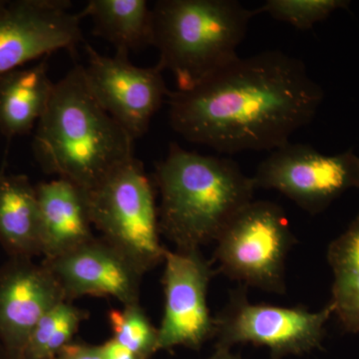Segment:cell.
<instances>
[{"label":"cell","mask_w":359,"mask_h":359,"mask_svg":"<svg viewBox=\"0 0 359 359\" xmlns=\"http://www.w3.org/2000/svg\"><path fill=\"white\" fill-rule=\"evenodd\" d=\"M325 92L306 65L280 50L238 57L202 83L170 91V125L219 154L271 151L318 114Z\"/></svg>","instance_id":"cell-1"},{"label":"cell","mask_w":359,"mask_h":359,"mask_svg":"<svg viewBox=\"0 0 359 359\" xmlns=\"http://www.w3.org/2000/svg\"><path fill=\"white\" fill-rule=\"evenodd\" d=\"M134 140L92 93L82 65L57 83L37 123L32 150L40 168L85 192L133 159Z\"/></svg>","instance_id":"cell-2"},{"label":"cell","mask_w":359,"mask_h":359,"mask_svg":"<svg viewBox=\"0 0 359 359\" xmlns=\"http://www.w3.org/2000/svg\"><path fill=\"white\" fill-rule=\"evenodd\" d=\"M161 233L178 250L215 243L238 212L254 201L252 177L224 156L191 152L176 142L155 166Z\"/></svg>","instance_id":"cell-3"},{"label":"cell","mask_w":359,"mask_h":359,"mask_svg":"<svg viewBox=\"0 0 359 359\" xmlns=\"http://www.w3.org/2000/svg\"><path fill=\"white\" fill-rule=\"evenodd\" d=\"M152 11L157 65L173 74L180 91L194 88L237 60L256 15L236 0H160Z\"/></svg>","instance_id":"cell-4"},{"label":"cell","mask_w":359,"mask_h":359,"mask_svg":"<svg viewBox=\"0 0 359 359\" xmlns=\"http://www.w3.org/2000/svg\"><path fill=\"white\" fill-rule=\"evenodd\" d=\"M90 219L100 237L145 275L164 263L155 184L133 158L86 192Z\"/></svg>","instance_id":"cell-5"},{"label":"cell","mask_w":359,"mask_h":359,"mask_svg":"<svg viewBox=\"0 0 359 359\" xmlns=\"http://www.w3.org/2000/svg\"><path fill=\"white\" fill-rule=\"evenodd\" d=\"M295 242L283 208L254 200L215 242L217 271L244 287L285 294V263Z\"/></svg>","instance_id":"cell-6"},{"label":"cell","mask_w":359,"mask_h":359,"mask_svg":"<svg viewBox=\"0 0 359 359\" xmlns=\"http://www.w3.org/2000/svg\"><path fill=\"white\" fill-rule=\"evenodd\" d=\"M332 316L330 304L318 311L304 306L252 304L248 287L238 285L215 316V348L250 344L266 347L271 359L304 355L323 347Z\"/></svg>","instance_id":"cell-7"},{"label":"cell","mask_w":359,"mask_h":359,"mask_svg":"<svg viewBox=\"0 0 359 359\" xmlns=\"http://www.w3.org/2000/svg\"><path fill=\"white\" fill-rule=\"evenodd\" d=\"M252 180L257 189L276 191L316 216L347 191L359 190V156L353 149L325 155L290 141L269 152Z\"/></svg>","instance_id":"cell-8"},{"label":"cell","mask_w":359,"mask_h":359,"mask_svg":"<svg viewBox=\"0 0 359 359\" xmlns=\"http://www.w3.org/2000/svg\"><path fill=\"white\" fill-rule=\"evenodd\" d=\"M163 264L164 311L158 327V348L183 346L200 351L215 337V316L208 304V292L218 271L201 250L167 249Z\"/></svg>","instance_id":"cell-9"},{"label":"cell","mask_w":359,"mask_h":359,"mask_svg":"<svg viewBox=\"0 0 359 359\" xmlns=\"http://www.w3.org/2000/svg\"><path fill=\"white\" fill-rule=\"evenodd\" d=\"M86 52L85 76L96 100L134 141L141 138L170 92L163 70L133 65L128 54L102 55L89 44Z\"/></svg>","instance_id":"cell-10"},{"label":"cell","mask_w":359,"mask_h":359,"mask_svg":"<svg viewBox=\"0 0 359 359\" xmlns=\"http://www.w3.org/2000/svg\"><path fill=\"white\" fill-rule=\"evenodd\" d=\"M65 0L7 1L0 11V78L82 41L81 13Z\"/></svg>","instance_id":"cell-11"},{"label":"cell","mask_w":359,"mask_h":359,"mask_svg":"<svg viewBox=\"0 0 359 359\" xmlns=\"http://www.w3.org/2000/svg\"><path fill=\"white\" fill-rule=\"evenodd\" d=\"M57 280L65 301L79 297H113L122 306L140 302L143 273L122 252L101 237L61 255L43 259Z\"/></svg>","instance_id":"cell-12"},{"label":"cell","mask_w":359,"mask_h":359,"mask_svg":"<svg viewBox=\"0 0 359 359\" xmlns=\"http://www.w3.org/2000/svg\"><path fill=\"white\" fill-rule=\"evenodd\" d=\"M33 259L9 257L0 268V344L6 359H21L39 320L65 294L50 269Z\"/></svg>","instance_id":"cell-13"},{"label":"cell","mask_w":359,"mask_h":359,"mask_svg":"<svg viewBox=\"0 0 359 359\" xmlns=\"http://www.w3.org/2000/svg\"><path fill=\"white\" fill-rule=\"evenodd\" d=\"M36 192L43 259H55L95 237L84 190L57 178L40 183Z\"/></svg>","instance_id":"cell-14"},{"label":"cell","mask_w":359,"mask_h":359,"mask_svg":"<svg viewBox=\"0 0 359 359\" xmlns=\"http://www.w3.org/2000/svg\"><path fill=\"white\" fill-rule=\"evenodd\" d=\"M47 58L0 78V133L6 138L29 133L46 111L55 84Z\"/></svg>","instance_id":"cell-15"},{"label":"cell","mask_w":359,"mask_h":359,"mask_svg":"<svg viewBox=\"0 0 359 359\" xmlns=\"http://www.w3.org/2000/svg\"><path fill=\"white\" fill-rule=\"evenodd\" d=\"M0 244L9 257L41 256L36 186L25 175L0 173Z\"/></svg>","instance_id":"cell-16"},{"label":"cell","mask_w":359,"mask_h":359,"mask_svg":"<svg viewBox=\"0 0 359 359\" xmlns=\"http://www.w3.org/2000/svg\"><path fill=\"white\" fill-rule=\"evenodd\" d=\"M81 14L91 20L94 34L114 45L116 53L129 55L153 46V11L146 0H90Z\"/></svg>","instance_id":"cell-17"},{"label":"cell","mask_w":359,"mask_h":359,"mask_svg":"<svg viewBox=\"0 0 359 359\" xmlns=\"http://www.w3.org/2000/svg\"><path fill=\"white\" fill-rule=\"evenodd\" d=\"M334 275L328 304L346 334H359V214L327 250Z\"/></svg>","instance_id":"cell-18"},{"label":"cell","mask_w":359,"mask_h":359,"mask_svg":"<svg viewBox=\"0 0 359 359\" xmlns=\"http://www.w3.org/2000/svg\"><path fill=\"white\" fill-rule=\"evenodd\" d=\"M88 313L72 302H62L51 309L33 330L21 359H56L74 339Z\"/></svg>","instance_id":"cell-19"},{"label":"cell","mask_w":359,"mask_h":359,"mask_svg":"<svg viewBox=\"0 0 359 359\" xmlns=\"http://www.w3.org/2000/svg\"><path fill=\"white\" fill-rule=\"evenodd\" d=\"M111 332L116 341L143 359H151L159 351L158 328L139 304L110 309L108 313Z\"/></svg>","instance_id":"cell-20"},{"label":"cell","mask_w":359,"mask_h":359,"mask_svg":"<svg viewBox=\"0 0 359 359\" xmlns=\"http://www.w3.org/2000/svg\"><path fill=\"white\" fill-rule=\"evenodd\" d=\"M349 4L346 0H268L255 13L268 14L273 20L306 32Z\"/></svg>","instance_id":"cell-21"},{"label":"cell","mask_w":359,"mask_h":359,"mask_svg":"<svg viewBox=\"0 0 359 359\" xmlns=\"http://www.w3.org/2000/svg\"><path fill=\"white\" fill-rule=\"evenodd\" d=\"M56 359H105L100 346L74 341L65 346Z\"/></svg>","instance_id":"cell-22"},{"label":"cell","mask_w":359,"mask_h":359,"mask_svg":"<svg viewBox=\"0 0 359 359\" xmlns=\"http://www.w3.org/2000/svg\"><path fill=\"white\" fill-rule=\"evenodd\" d=\"M105 359H143L111 337L100 346Z\"/></svg>","instance_id":"cell-23"},{"label":"cell","mask_w":359,"mask_h":359,"mask_svg":"<svg viewBox=\"0 0 359 359\" xmlns=\"http://www.w3.org/2000/svg\"><path fill=\"white\" fill-rule=\"evenodd\" d=\"M205 359H244L231 353V349L215 348L214 353Z\"/></svg>","instance_id":"cell-24"},{"label":"cell","mask_w":359,"mask_h":359,"mask_svg":"<svg viewBox=\"0 0 359 359\" xmlns=\"http://www.w3.org/2000/svg\"><path fill=\"white\" fill-rule=\"evenodd\" d=\"M0 359H6V355H4V348H2L1 344H0Z\"/></svg>","instance_id":"cell-25"},{"label":"cell","mask_w":359,"mask_h":359,"mask_svg":"<svg viewBox=\"0 0 359 359\" xmlns=\"http://www.w3.org/2000/svg\"><path fill=\"white\" fill-rule=\"evenodd\" d=\"M6 4H7V1H4V0H0V11H1V9L4 8V6H6Z\"/></svg>","instance_id":"cell-26"}]
</instances>
